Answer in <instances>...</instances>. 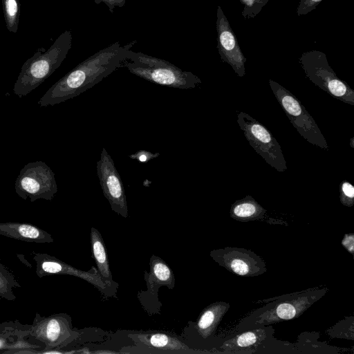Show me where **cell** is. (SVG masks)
<instances>
[{"label": "cell", "mask_w": 354, "mask_h": 354, "mask_svg": "<svg viewBox=\"0 0 354 354\" xmlns=\"http://www.w3.org/2000/svg\"><path fill=\"white\" fill-rule=\"evenodd\" d=\"M133 42L121 46L117 41L90 56L51 86L38 101V104L53 106L93 87L122 67Z\"/></svg>", "instance_id": "cell-1"}, {"label": "cell", "mask_w": 354, "mask_h": 354, "mask_svg": "<svg viewBox=\"0 0 354 354\" xmlns=\"http://www.w3.org/2000/svg\"><path fill=\"white\" fill-rule=\"evenodd\" d=\"M328 291L326 287H315L259 300L256 303L264 305L242 319L235 330L241 332L297 318Z\"/></svg>", "instance_id": "cell-2"}, {"label": "cell", "mask_w": 354, "mask_h": 354, "mask_svg": "<svg viewBox=\"0 0 354 354\" xmlns=\"http://www.w3.org/2000/svg\"><path fill=\"white\" fill-rule=\"evenodd\" d=\"M71 45V32L65 30L47 50L38 49L21 66L13 93L23 97L38 87L60 66Z\"/></svg>", "instance_id": "cell-3"}, {"label": "cell", "mask_w": 354, "mask_h": 354, "mask_svg": "<svg viewBox=\"0 0 354 354\" xmlns=\"http://www.w3.org/2000/svg\"><path fill=\"white\" fill-rule=\"evenodd\" d=\"M122 67L133 75L150 82L180 89L195 88L201 79L189 71H185L165 59L129 50Z\"/></svg>", "instance_id": "cell-4"}, {"label": "cell", "mask_w": 354, "mask_h": 354, "mask_svg": "<svg viewBox=\"0 0 354 354\" xmlns=\"http://www.w3.org/2000/svg\"><path fill=\"white\" fill-rule=\"evenodd\" d=\"M299 62L308 80L330 96L354 105V91L330 66L326 55L317 50L306 51Z\"/></svg>", "instance_id": "cell-5"}, {"label": "cell", "mask_w": 354, "mask_h": 354, "mask_svg": "<svg viewBox=\"0 0 354 354\" xmlns=\"http://www.w3.org/2000/svg\"><path fill=\"white\" fill-rule=\"evenodd\" d=\"M269 84L282 109L300 136L311 145L328 150L326 140L301 102L290 91L274 80H269Z\"/></svg>", "instance_id": "cell-6"}, {"label": "cell", "mask_w": 354, "mask_h": 354, "mask_svg": "<svg viewBox=\"0 0 354 354\" xmlns=\"http://www.w3.org/2000/svg\"><path fill=\"white\" fill-rule=\"evenodd\" d=\"M29 334L45 344L40 354L58 353L80 335L73 330L71 318L66 313L41 316L36 313Z\"/></svg>", "instance_id": "cell-7"}, {"label": "cell", "mask_w": 354, "mask_h": 354, "mask_svg": "<svg viewBox=\"0 0 354 354\" xmlns=\"http://www.w3.org/2000/svg\"><path fill=\"white\" fill-rule=\"evenodd\" d=\"M237 123L250 145L270 166L279 172L288 167L281 147L272 133L248 113H237Z\"/></svg>", "instance_id": "cell-8"}, {"label": "cell", "mask_w": 354, "mask_h": 354, "mask_svg": "<svg viewBox=\"0 0 354 354\" xmlns=\"http://www.w3.org/2000/svg\"><path fill=\"white\" fill-rule=\"evenodd\" d=\"M17 194L30 202L38 199L52 201L57 192L53 170L42 161L27 163L21 169L15 184Z\"/></svg>", "instance_id": "cell-9"}, {"label": "cell", "mask_w": 354, "mask_h": 354, "mask_svg": "<svg viewBox=\"0 0 354 354\" xmlns=\"http://www.w3.org/2000/svg\"><path fill=\"white\" fill-rule=\"evenodd\" d=\"M36 262V274L39 278L51 274H67L79 277L93 285L106 297L115 295L118 286L104 281L97 270L83 271L46 253L33 252Z\"/></svg>", "instance_id": "cell-10"}, {"label": "cell", "mask_w": 354, "mask_h": 354, "mask_svg": "<svg viewBox=\"0 0 354 354\" xmlns=\"http://www.w3.org/2000/svg\"><path fill=\"white\" fill-rule=\"evenodd\" d=\"M210 257L221 267L243 277H257L267 272L263 259L250 250L235 247L214 249Z\"/></svg>", "instance_id": "cell-11"}, {"label": "cell", "mask_w": 354, "mask_h": 354, "mask_svg": "<svg viewBox=\"0 0 354 354\" xmlns=\"http://www.w3.org/2000/svg\"><path fill=\"white\" fill-rule=\"evenodd\" d=\"M96 167L103 194L112 210L127 218L128 208L124 187L113 160L105 148L102 149Z\"/></svg>", "instance_id": "cell-12"}, {"label": "cell", "mask_w": 354, "mask_h": 354, "mask_svg": "<svg viewBox=\"0 0 354 354\" xmlns=\"http://www.w3.org/2000/svg\"><path fill=\"white\" fill-rule=\"evenodd\" d=\"M150 272H145L147 290L141 291L138 298L144 308L150 314L159 312L161 304L158 301V291L163 286L173 289L175 286L174 274L169 266L160 257L152 255L149 262Z\"/></svg>", "instance_id": "cell-13"}, {"label": "cell", "mask_w": 354, "mask_h": 354, "mask_svg": "<svg viewBox=\"0 0 354 354\" xmlns=\"http://www.w3.org/2000/svg\"><path fill=\"white\" fill-rule=\"evenodd\" d=\"M216 28L218 54L223 62L228 64L239 77L245 75L246 58L242 53L227 17L222 8L217 6Z\"/></svg>", "instance_id": "cell-14"}, {"label": "cell", "mask_w": 354, "mask_h": 354, "mask_svg": "<svg viewBox=\"0 0 354 354\" xmlns=\"http://www.w3.org/2000/svg\"><path fill=\"white\" fill-rule=\"evenodd\" d=\"M274 330L271 325L237 332L233 336L227 337L218 346L223 353H263L274 339Z\"/></svg>", "instance_id": "cell-15"}, {"label": "cell", "mask_w": 354, "mask_h": 354, "mask_svg": "<svg viewBox=\"0 0 354 354\" xmlns=\"http://www.w3.org/2000/svg\"><path fill=\"white\" fill-rule=\"evenodd\" d=\"M0 234L14 239L37 243H51L54 239L46 231L26 223H0Z\"/></svg>", "instance_id": "cell-16"}, {"label": "cell", "mask_w": 354, "mask_h": 354, "mask_svg": "<svg viewBox=\"0 0 354 354\" xmlns=\"http://www.w3.org/2000/svg\"><path fill=\"white\" fill-rule=\"evenodd\" d=\"M229 308L230 304L224 301L212 303L204 308L196 322V330L200 336L203 339L213 336Z\"/></svg>", "instance_id": "cell-17"}, {"label": "cell", "mask_w": 354, "mask_h": 354, "mask_svg": "<svg viewBox=\"0 0 354 354\" xmlns=\"http://www.w3.org/2000/svg\"><path fill=\"white\" fill-rule=\"evenodd\" d=\"M129 336L134 341L164 350H188L187 346L177 337L165 333H139Z\"/></svg>", "instance_id": "cell-18"}, {"label": "cell", "mask_w": 354, "mask_h": 354, "mask_svg": "<svg viewBox=\"0 0 354 354\" xmlns=\"http://www.w3.org/2000/svg\"><path fill=\"white\" fill-rule=\"evenodd\" d=\"M266 210L251 196L236 201L231 206L230 217L241 222L262 219Z\"/></svg>", "instance_id": "cell-19"}, {"label": "cell", "mask_w": 354, "mask_h": 354, "mask_svg": "<svg viewBox=\"0 0 354 354\" xmlns=\"http://www.w3.org/2000/svg\"><path fill=\"white\" fill-rule=\"evenodd\" d=\"M91 243L97 270L100 276L109 284L118 286V284L112 279V274L103 239L99 231L95 227H92L91 230Z\"/></svg>", "instance_id": "cell-20"}, {"label": "cell", "mask_w": 354, "mask_h": 354, "mask_svg": "<svg viewBox=\"0 0 354 354\" xmlns=\"http://www.w3.org/2000/svg\"><path fill=\"white\" fill-rule=\"evenodd\" d=\"M30 324H23L19 320L0 324V353H6L20 337L29 334Z\"/></svg>", "instance_id": "cell-21"}, {"label": "cell", "mask_w": 354, "mask_h": 354, "mask_svg": "<svg viewBox=\"0 0 354 354\" xmlns=\"http://www.w3.org/2000/svg\"><path fill=\"white\" fill-rule=\"evenodd\" d=\"M21 286L10 270L0 263V297L8 301H14L16 296L13 288Z\"/></svg>", "instance_id": "cell-22"}, {"label": "cell", "mask_w": 354, "mask_h": 354, "mask_svg": "<svg viewBox=\"0 0 354 354\" xmlns=\"http://www.w3.org/2000/svg\"><path fill=\"white\" fill-rule=\"evenodd\" d=\"M7 29L16 33L20 16L19 0H1Z\"/></svg>", "instance_id": "cell-23"}, {"label": "cell", "mask_w": 354, "mask_h": 354, "mask_svg": "<svg viewBox=\"0 0 354 354\" xmlns=\"http://www.w3.org/2000/svg\"><path fill=\"white\" fill-rule=\"evenodd\" d=\"M353 316L346 317L328 329V335L332 337L353 340Z\"/></svg>", "instance_id": "cell-24"}, {"label": "cell", "mask_w": 354, "mask_h": 354, "mask_svg": "<svg viewBox=\"0 0 354 354\" xmlns=\"http://www.w3.org/2000/svg\"><path fill=\"white\" fill-rule=\"evenodd\" d=\"M244 5L241 15L245 19L255 17L269 0H240Z\"/></svg>", "instance_id": "cell-25"}, {"label": "cell", "mask_w": 354, "mask_h": 354, "mask_svg": "<svg viewBox=\"0 0 354 354\" xmlns=\"http://www.w3.org/2000/svg\"><path fill=\"white\" fill-rule=\"evenodd\" d=\"M339 200L346 207L354 205V187L348 181L344 180L339 185Z\"/></svg>", "instance_id": "cell-26"}, {"label": "cell", "mask_w": 354, "mask_h": 354, "mask_svg": "<svg viewBox=\"0 0 354 354\" xmlns=\"http://www.w3.org/2000/svg\"><path fill=\"white\" fill-rule=\"evenodd\" d=\"M322 0H300L297 8L298 17L306 15L315 9Z\"/></svg>", "instance_id": "cell-27"}, {"label": "cell", "mask_w": 354, "mask_h": 354, "mask_svg": "<svg viewBox=\"0 0 354 354\" xmlns=\"http://www.w3.org/2000/svg\"><path fill=\"white\" fill-rule=\"evenodd\" d=\"M159 156V152L152 153L151 151L142 149L129 155V157L131 159L136 160L140 162H147L149 160L158 157Z\"/></svg>", "instance_id": "cell-28"}, {"label": "cell", "mask_w": 354, "mask_h": 354, "mask_svg": "<svg viewBox=\"0 0 354 354\" xmlns=\"http://www.w3.org/2000/svg\"><path fill=\"white\" fill-rule=\"evenodd\" d=\"M96 4L101 3H104L111 13H113V10L115 8L123 7L127 0H93Z\"/></svg>", "instance_id": "cell-29"}, {"label": "cell", "mask_w": 354, "mask_h": 354, "mask_svg": "<svg viewBox=\"0 0 354 354\" xmlns=\"http://www.w3.org/2000/svg\"><path fill=\"white\" fill-rule=\"evenodd\" d=\"M342 245L350 252L352 255L354 254V234L348 233L344 236L342 241Z\"/></svg>", "instance_id": "cell-30"}, {"label": "cell", "mask_w": 354, "mask_h": 354, "mask_svg": "<svg viewBox=\"0 0 354 354\" xmlns=\"http://www.w3.org/2000/svg\"><path fill=\"white\" fill-rule=\"evenodd\" d=\"M17 257L19 258V259L24 263L25 264L27 267L28 268H32V265L30 263H29L25 258L24 255V254H17Z\"/></svg>", "instance_id": "cell-31"}, {"label": "cell", "mask_w": 354, "mask_h": 354, "mask_svg": "<svg viewBox=\"0 0 354 354\" xmlns=\"http://www.w3.org/2000/svg\"><path fill=\"white\" fill-rule=\"evenodd\" d=\"M353 138H352L351 139V147H352V148H353V147H354V146H353Z\"/></svg>", "instance_id": "cell-32"}, {"label": "cell", "mask_w": 354, "mask_h": 354, "mask_svg": "<svg viewBox=\"0 0 354 354\" xmlns=\"http://www.w3.org/2000/svg\"><path fill=\"white\" fill-rule=\"evenodd\" d=\"M0 301H1V297H0Z\"/></svg>", "instance_id": "cell-33"}]
</instances>
